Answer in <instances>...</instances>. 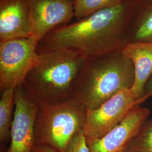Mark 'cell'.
I'll return each mask as SVG.
<instances>
[{"label":"cell","mask_w":152,"mask_h":152,"mask_svg":"<svg viewBox=\"0 0 152 152\" xmlns=\"http://www.w3.org/2000/svg\"><path fill=\"white\" fill-rule=\"evenodd\" d=\"M86 112V109L73 99L58 104H38L34 145L65 152L73 137L83 130Z\"/></svg>","instance_id":"obj_4"},{"label":"cell","mask_w":152,"mask_h":152,"mask_svg":"<svg viewBox=\"0 0 152 152\" xmlns=\"http://www.w3.org/2000/svg\"><path fill=\"white\" fill-rule=\"evenodd\" d=\"M149 114L150 111L146 107H135L119 125L88 145L90 152H126Z\"/></svg>","instance_id":"obj_9"},{"label":"cell","mask_w":152,"mask_h":152,"mask_svg":"<svg viewBox=\"0 0 152 152\" xmlns=\"http://www.w3.org/2000/svg\"><path fill=\"white\" fill-rule=\"evenodd\" d=\"M39 41L33 36L0 41V89L22 86L38 62Z\"/></svg>","instance_id":"obj_5"},{"label":"cell","mask_w":152,"mask_h":152,"mask_svg":"<svg viewBox=\"0 0 152 152\" xmlns=\"http://www.w3.org/2000/svg\"><path fill=\"white\" fill-rule=\"evenodd\" d=\"M65 152H90L83 130L80 131L73 137Z\"/></svg>","instance_id":"obj_16"},{"label":"cell","mask_w":152,"mask_h":152,"mask_svg":"<svg viewBox=\"0 0 152 152\" xmlns=\"http://www.w3.org/2000/svg\"><path fill=\"white\" fill-rule=\"evenodd\" d=\"M126 152H152V120L145 121Z\"/></svg>","instance_id":"obj_15"},{"label":"cell","mask_w":152,"mask_h":152,"mask_svg":"<svg viewBox=\"0 0 152 152\" xmlns=\"http://www.w3.org/2000/svg\"><path fill=\"white\" fill-rule=\"evenodd\" d=\"M122 51L131 60L134 67L135 81L131 92L137 99L147 97L144 92L152 76V42H130Z\"/></svg>","instance_id":"obj_11"},{"label":"cell","mask_w":152,"mask_h":152,"mask_svg":"<svg viewBox=\"0 0 152 152\" xmlns=\"http://www.w3.org/2000/svg\"><path fill=\"white\" fill-rule=\"evenodd\" d=\"M135 81L131 60L122 51L87 59L78 78L73 99L86 110L98 108Z\"/></svg>","instance_id":"obj_3"},{"label":"cell","mask_w":152,"mask_h":152,"mask_svg":"<svg viewBox=\"0 0 152 152\" xmlns=\"http://www.w3.org/2000/svg\"><path fill=\"white\" fill-rule=\"evenodd\" d=\"M135 0L98 11L52 31L39 42L38 51L75 50L87 59L122 51L130 42L129 25Z\"/></svg>","instance_id":"obj_1"},{"label":"cell","mask_w":152,"mask_h":152,"mask_svg":"<svg viewBox=\"0 0 152 152\" xmlns=\"http://www.w3.org/2000/svg\"><path fill=\"white\" fill-rule=\"evenodd\" d=\"M126 0H73L75 18L79 20L93 14L118 5Z\"/></svg>","instance_id":"obj_14"},{"label":"cell","mask_w":152,"mask_h":152,"mask_svg":"<svg viewBox=\"0 0 152 152\" xmlns=\"http://www.w3.org/2000/svg\"><path fill=\"white\" fill-rule=\"evenodd\" d=\"M144 96L148 98L152 97V76L147 82L144 88Z\"/></svg>","instance_id":"obj_17"},{"label":"cell","mask_w":152,"mask_h":152,"mask_svg":"<svg viewBox=\"0 0 152 152\" xmlns=\"http://www.w3.org/2000/svg\"><path fill=\"white\" fill-rule=\"evenodd\" d=\"M32 35L28 0H0V41Z\"/></svg>","instance_id":"obj_10"},{"label":"cell","mask_w":152,"mask_h":152,"mask_svg":"<svg viewBox=\"0 0 152 152\" xmlns=\"http://www.w3.org/2000/svg\"><path fill=\"white\" fill-rule=\"evenodd\" d=\"M137 99L130 89H123L98 108L87 110L83 132L88 145L112 130L131 110L147 100Z\"/></svg>","instance_id":"obj_6"},{"label":"cell","mask_w":152,"mask_h":152,"mask_svg":"<svg viewBox=\"0 0 152 152\" xmlns=\"http://www.w3.org/2000/svg\"><path fill=\"white\" fill-rule=\"evenodd\" d=\"M135 1L129 30L130 42H152V0Z\"/></svg>","instance_id":"obj_12"},{"label":"cell","mask_w":152,"mask_h":152,"mask_svg":"<svg viewBox=\"0 0 152 152\" xmlns=\"http://www.w3.org/2000/svg\"><path fill=\"white\" fill-rule=\"evenodd\" d=\"M32 35L41 41L56 28L75 18L73 0H28Z\"/></svg>","instance_id":"obj_8"},{"label":"cell","mask_w":152,"mask_h":152,"mask_svg":"<svg viewBox=\"0 0 152 152\" xmlns=\"http://www.w3.org/2000/svg\"><path fill=\"white\" fill-rule=\"evenodd\" d=\"M38 53V62L22 85L24 90L38 104H58L72 100L86 57L67 49Z\"/></svg>","instance_id":"obj_2"},{"label":"cell","mask_w":152,"mask_h":152,"mask_svg":"<svg viewBox=\"0 0 152 152\" xmlns=\"http://www.w3.org/2000/svg\"><path fill=\"white\" fill-rule=\"evenodd\" d=\"M15 108L7 152H32L34 145V125L38 103L22 86L15 89Z\"/></svg>","instance_id":"obj_7"},{"label":"cell","mask_w":152,"mask_h":152,"mask_svg":"<svg viewBox=\"0 0 152 152\" xmlns=\"http://www.w3.org/2000/svg\"><path fill=\"white\" fill-rule=\"evenodd\" d=\"M15 89L2 92L0 99V140L5 142L10 139V131L14 118Z\"/></svg>","instance_id":"obj_13"},{"label":"cell","mask_w":152,"mask_h":152,"mask_svg":"<svg viewBox=\"0 0 152 152\" xmlns=\"http://www.w3.org/2000/svg\"><path fill=\"white\" fill-rule=\"evenodd\" d=\"M32 152H56L53 149L49 148L48 147L34 145L33 148Z\"/></svg>","instance_id":"obj_18"}]
</instances>
